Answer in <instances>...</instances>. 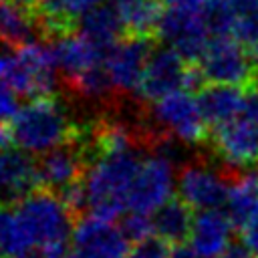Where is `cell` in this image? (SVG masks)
<instances>
[{
	"label": "cell",
	"instance_id": "obj_1",
	"mask_svg": "<svg viewBox=\"0 0 258 258\" xmlns=\"http://www.w3.org/2000/svg\"><path fill=\"white\" fill-rule=\"evenodd\" d=\"M145 151L141 145L97 151L91 155L83 175L87 214L115 220L129 212V196Z\"/></svg>",
	"mask_w": 258,
	"mask_h": 258
},
{
	"label": "cell",
	"instance_id": "obj_2",
	"mask_svg": "<svg viewBox=\"0 0 258 258\" xmlns=\"http://www.w3.org/2000/svg\"><path fill=\"white\" fill-rule=\"evenodd\" d=\"M81 135L83 131L75 125L64 103L54 95L30 99L20 105L16 117L10 121L12 141L30 155H44Z\"/></svg>",
	"mask_w": 258,
	"mask_h": 258
},
{
	"label": "cell",
	"instance_id": "obj_3",
	"mask_svg": "<svg viewBox=\"0 0 258 258\" xmlns=\"http://www.w3.org/2000/svg\"><path fill=\"white\" fill-rule=\"evenodd\" d=\"M28 250H56L73 236L75 214L64 200L48 189H36L12 206Z\"/></svg>",
	"mask_w": 258,
	"mask_h": 258
},
{
	"label": "cell",
	"instance_id": "obj_4",
	"mask_svg": "<svg viewBox=\"0 0 258 258\" xmlns=\"http://www.w3.org/2000/svg\"><path fill=\"white\" fill-rule=\"evenodd\" d=\"M210 8L208 0H165L163 4L157 34L165 46H171L191 64H198L212 40L208 26Z\"/></svg>",
	"mask_w": 258,
	"mask_h": 258
},
{
	"label": "cell",
	"instance_id": "obj_5",
	"mask_svg": "<svg viewBox=\"0 0 258 258\" xmlns=\"http://www.w3.org/2000/svg\"><path fill=\"white\" fill-rule=\"evenodd\" d=\"M147 121L151 123L153 133L171 137L185 147L206 145L210 139L208 123L202 115L198 97L189 91H177L151 103Z\"/></svg>",
	"mask_w": 258,
	"mask_h": 258
},
{
	"label": "cell",
	"instance_id": "obj_6",
	"mask_svg": "<svg viewBox=\"0 0 258 258\" xmlns=\"http://www.w3.org/2000/svg\"><path fill=\"white\" fill-rule=\"evenodd\" d=\"M16 95L28 99L52 97L58 85V69L48 42H28L14 50L12 67L6 81Z\"/></svg>",
	"mask_w": 258,
	"mask_h": 258
},
{
	"label": "cell",
	"instance_id": "obj_7",
	"mask_svg": "<svg viewBox=\"0 0 258 258\" xmlns=\"http://www.w3.org/2000/svg\"><path fill=\"white\" fill-rule=\"evenodd\" d=\"M198 67L210 85H232L246 91L258 85V73L250 60L248 48L234 36L212 38Z\"/></svg>",
	"mask_w": 258,
	"mask_h": 258
},
{
	"label": "cell",
	"instance_id": "obj_8",
	"mask_svg": "<svg viewBox=\"0 0 258 258\" xmlns=\"http://www.w3.org/2000/svg\"><path fill=\"white\" fill-rule=\"evenodd\" d=\"M175 187V163L163 153L149 149L141 161V167L131 187L129 212L153 216L161 206L171 200Z\"/></svg>",
	"mask_w": 258,
	"mask_h": 258
},
{
	"label": "cell",
	"instance_id": "obj_9",
	"mask_svg": "<svg viewBox=\"0 0 258 258\" xmlns=\"http://www.w3.org/2000/svg\"><path fill=\"white\" fill-rule=\"evenodd\" d=\"M208 143L226 175H238L250 165L258 167V129L246 115L212 129Z\"/></svg>",
	"mask_w": 258,
	"mask_h": 258
},
{
	"label": "cell",
	"instance_id": "obj_10",
	"mask_svg": "<svg viewBox=\"0 0 258 258\" xmlns=\"http://www.w3.org/2000/svg\"><path fill=\"white\" fill-rule=\"evenodd\" d=\"M71 250L77 258H129L131 242L115 222L85 214L75 222Z\"/></svg>",
	"mask_w": 258,
	"mask_h": 258
},
{
	"label": "cell",
	"instance_id": "obj_11",
	"mask_svg": "<svg viewBox=\"0 0 258 258\" xmlns=\"http://www.w3.org/2000/svg\"><path fill=\"white\" fill-rule=\"evenodd\" d=\"M230 179L224 171L214 169L208 161L183 163L177 173V194L189 208L198 212L226 208Z\"/></svg>",
	"mask_w": 258,
	"mask_h": 258
},
{
	"label": "cell",
	"instance_id": "obj_12",
	"mask_svg": "<svg viewBox=\"0 0 258 258\" xmlns=\"http://www.w3.org/2000/svg\"><path fill=\"white\" fill-rule=\"evenodd\" d=\"M153 50V40L141 36H127L109 50L105 69L115 93L137 95Z\"/></svg>",
	"mask_w": 258,
	"mask_h": 258
},
{
	"label": "cell",
	"instance_id": "obj_13",
	"mask_svg": "<svg viewBox=\"0 0 258 258\" xmlns=\"http://www.w3.org/2000/svg\"><path fill=\"white\" fill-rule=\"evenodd\" d=\"M191 62L177 54L171 46H157L145 69L137 99L149 105L177 91H185Z\"/></svg>",
	"mask_w": 258,
	"mask_h": 258
},
{
	"label": "cell",
	"instance_id": "obj_14",
	"mask_svg": "<svg viewBox=\"0 0 258 258\" xmlns=\"http://www.w3.org/2000/svg\"><path fill=\"white\" fill-rule=\"evenodd\" d=\"M87 147L83 135L71 143H64L38 159V181L44 189L62 194L71 185L79 183L87 169Z\"/></svg>",
	"mask_w": 258,
	"mask_h": 258
},
{
	"label": "cell",
	"instance_id": "obj_15",
	"mask_svg": "<svg viewBox=\"0 0 258 258\" xmlns=\"http://www.w3.org/2000/svg\"><path fill=\"white\" fill-rule=\"evenodd\" d=\"M38 161L20 147L0 149V206H16L20 200L36 191Z\"/></svg>",
	"mask_w": 258,
	"mask_h": 258
},
{
	"label": "cell",
	"instance_id": "obj_16",
	"mask_svg": "<svg viewBox=\"0 0 258 258\" xmlns=\"http://www.w3.org/2000/svg\"><path fill=\"white\" fill-rule=\"evenodd\" d=\"M52 54L58 73L64 77V83L71 85L83 75L91 73L97 67L105 64V58L109 52L93 44L89 38H85L79 30L67 32L56 38H52Z\"/></svg>",
	"mask_w": 258,
	"mask_h": 258
},
{
	"label": "cell",
	"instance_id": "obj_17",
	"mask_svg": "<svg viewBox=\"0 0 258 258\" xmlns=\"http://www.w3.org/2000/svg\"><path fill=\"white\" fill-rule=\"evenodd\" d=\"M232 232L234 224L226 212H198L189 232V248H194L204 258H222V254L232 246Z\"/></svg>",
	"mask_w": 258,
	"mask_h": 258
},
{
	"label": "cell",
	"instance_id": "obj_18",
	"mask_svg": "<svg viewBox=\"0 0 258 258\" xmlns=\"http://www.w3.org/2000/svg\"><path fill=\"white\" fill-rule=\"evenodd\" d=\"M40 24V32L52 38L73 32V26L83 20L103 0H26Z\"/></svg>",
	"mask_w": 258,
	"mask_h": 258
},
{
	"label": "cell",
	"instance_id": "obj_19",
	"mask_svg": "<svg viewBox=\"0 0 258 258\" xmlns=\"http://www.w3.org/2000/svg\"><path fill=\"white\" fill-rule=\"evenodd\" d=\"M198 103L208 127H222L246 113V89L232 85H206L198 95Z\"/></svg>",
	"mask_w": 258,
	"mask_h": 258
},
{
	"label": "cell",
	"instance_id": "obj_20",
	"mask_svg": "<svg viewBox=\"0 0 258 258\" xmlns=\"http://www.w3.org/2000/svg\"><path fill=\"white\" fill-rule=\"evenodd\" d=\"M36 32H40V24L26 0L0 2V42L20 48L28 42H34Z\"/></svg>",
	"mask_w": 258,
	"mask_h": 258
},
{
	"label": "cell",
	"instance_id": "obj_21",
	"mask_svg": "<svg viewBox=\"0 0 258 258\" xmlns=\"http://www.w3.org/2000/svg\"><path fill=\"white\" fill-rule=\"evenodd\" d=\"M117 14L127 36L151 38L157 32L163 4L159 0H105Z\"/></svg>",
	"mask_w": 258,
	"mask_h": 258
},
{
	"label": "cell",
	"instance_id": "obj_22",
	"mask_svg": "<svg viewBox=\"0 0 258 258\" xmlns=\"http://www.w3.org/2000/svg\"><path fill=\"white\" fill-rule=\"evenodd\" d=\"M194 212L191 208L179 200L171 198L165 206H161L151 218H153V232L157 238L167 242L169 246L181 244L183 240H189V232L194 226Z\"/></svg>",
	"mask_w": 258,
	"mask_h": 258
},
{
	"label": "cell",
	"instance_id": "obj_23",
	"mask_svg": "<svg viewBox=\"0 0 258 258\" xmlns=\"http://www.w3.org/2000/svg\"><path fill=\"white\" fill-rule=\"evenodd\" d=\"M79 32L105 52H109L117 42H121L125 34L115 10L105 0L87 16H83V20L79 22Z\"/></svg>",
	"mask_w": 258,
	"mask_h": 258
},
{
	"label": "cell",
	"instance_id": "obj_24",
	"mask_svg": "<svg viewBox=\"0 0 258 258\" xmlns=\"http://www.w3.org/2000/svg\"><path fill=\"white\" fill-rule=\"evenodd\" d=\"M258 214V177L254 173H238L230 177L226 216L234 228H242Z\"/></svg>",
	"mask_w": 258,
	"mask_h": 258
},
{
	"label": "cell",
	"instance_id": "obj_25",
	"mask_svg": "<svg viewBox=\"0 0 258 258\" xmlns=\"http://www.w3.org/2000/svg\"><path fill=\"white\" fill-rule=\"evenodd\" d=\"M30 250L24 242L22 230L18 226L16 214L8 206H0V256L2 258H20L28 256Z\"/></svg>",
	"mask_w": 258,
	"mask_h": 258
},
{
	"label": "cell",
	"instance_id": "obj_26",
	"mask_svg": "<svg viewBox=\"0 0 258 258\" xmlns=\"http://www.w3.org/2000/svg\"><path fill=\"white\" fill-rule=\"evenodd\" d=\"M69 89H71L77 97H81V99H85V101H91V103H105V101H109L111 95L115 93L113 83H111V79H109V75H107L105 64L93 69V71L87 73V75H83L81 79H77L75 83H71Z\"/></svg>",
	"mask_w": 258,
	"mask_h": 258
},
{
	"label": "cell",
	"instance_id": "obj_27",
	"mask_svg": "<svg viewBox=\"0 0 258 258\" xmlns=\"http://www.w3.org/2000/svg\"><path fill=\"white\" fill-rule=\"evenodd\" d=\"M121 230L129 238L131 244H139L147 238H153V218L139 212H127L121 220Z\"/></svg>",
	"mask_w": 258,
	"mask_h": 258
},
{
	"label": "cell",
	"instance_id": "obj_28",
	"mask_svg": "<svg viewBox=\"0 0 258 258\" xmlns=\"http://www.w3.org/2000/svg\"><path fill=\"white\" fill-rule=\"evenodd\" d=\"M232 36L240 44H244L246 48L258 44V8L242 12V14H236Z\"/></svg>",
	"mask_w": 258,
	"mask_h": 258
},
{
	"label": "cell",
	"instance_id": "obj_29",
	"mask_svg": "<svg viewBox=\"0 0 258 258\" xmlns=\"http://www.w3.org/2000/svg\"><path fill=\"white\" fill-rule=\"evenodd\" d=\"M238 236H240V242L258 258V214L238 230Z\"/></svg>",
	"mask_w": 258,
	"mask_h": 258
},
{
	"label": "cell",
	"instance_id": "obj_30",
	"mask_svg": "<svg viewBox=\"0 0 258 258\" xmlns=\"http://www.w3.org/2000/svg\"><path fill=\"white\" fill-rule=\"evenodd\" d=\"M248 93V97H246V117L256 125V129H258V85L256 87H252V89H248L246 91Z\"/></svg>",
	"mask_w": 258,
	"mask_h": 258
},
{
	"label": "cell",
	"instance_id": "obj_31",
	"mask_svg": "<svg viewBox=\"0 0 258 258\" xmlns=\"http://www.w3.org/2000/svg\"><path fill=\"white\" fill-rule=\"evenodd\" d=\"M171 258H204V256H200V254H198L194 248H189V246H177V248H173Z\"/></svg>",
	"mask_w": 258,
	"mask_h": 258
},
{
	"label": "cell",
	"instance_id": "obj_32",
	"mask_svg": "<svg viewBox=\"0 0 258 258\" xmlns=\"http://www.w3.org/2000/svg\"><path fill=\"white\" fill-rule=\"evenodd\" d=\"M42 258H77L73 254V250H67V248H56V250H48L44 252Z\"/></svg>",
	"mask_w": 258,
	"mask_h": 258
},
{
	"label": "cell",
	"instance_id": "obj_33",
	"mask_svg": "<svg viewBox=\"0 0 258 258\" xmlns=\"http://www.w3.org/2000/svg\"><path fill=\"white\" fill-rule=\"evenodd\" d=\"M10 139H12V137H10V125L0 123V149L8 147V141H10Z\"/></svg>",
	"mask_w": 258,
	"mask_h": 258
},
{
	"label": "cell",
	"instance_id": "obj_34",
	"mask_svg": "<svg viewBox=\"0 0 258 258\" xmlns=\"http://www.w3.org/2000/svg\"><path fill=\"white\" fill-rule=\"evenodd\" d=\"M212 6H216V4H222V2H226V0H208Z\"/></svg>",
	"mask_w": 258,
	"mask_h": 258
},
{
	"label": "cell",
	"instance_id": "obj_35",
	"mask_svg": "<svg viewBox=\"0 0 258 258\" xmlns=\"http://www.w3.org/2000/svg\"><path fill=\"white\" fill-rule=\"evenodd\" d=\"M20 258H34V256H30V254H28V256H20Z\"/></svg>",
	"mask_w": 258,
	"mask_h": 258
},
{
	"label": "cell",
	"instance_id": "obj_36",
	"mask_svg": "<svg viewBox=\"0 0 258 258\" xmlns=\"http://www.w3.org/2000/svg\"><path fill=\"white\" fill-rule=\"evenodd\" d=\"M254 175H256V177H258V167H256V173H254Z\"/></svg>",
	"mask_w": 258,
	"mask_h": 258
},
{
	"label": "cell",
	"instance_id": "obj_37",
	"mask_svg": "<svg viewBox=\"0 0 258 258\" xmlns=\"http://www.w3.org/2000/svg\"><path fill=\"white\" fill-rule=\"evenodd\" d=\"M0 2H2V0H0Z\"/></svg>",
	"mask_w": 258,
	"mask_h": 258
},
{
	"label": "cell",
	"instance_id": "obj_38",
	"mask_svg": "<svg viewBox=\"0 0 258 258\" xmlns=\"http://www.w3.org/2000/svg\"><path fill=\"white\" fill-rule=\"evenodd\" d=\"M0 258H2V256H0Z\"/></svg>",
	"mask_w": 258,
	"mask_h": 258
}]
</instances>
